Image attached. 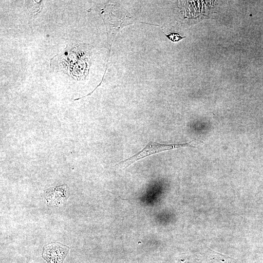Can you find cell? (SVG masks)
<instances>
[{
    "instance_id": "1",
    "label": "cell",
    "mask_w": 263,
    "mask_h": 263,
    "mask_svg": "<svg viewBox=\"0 0 263 263\" xmlns=\"http://www.w3.org/2000/svg\"><path fill=\"white\" fill-rule=\"evenodd\" d=\"M192 142L190 141L187 143L179 144H165L150 141L138 153L125 160L119 162L116 164V166L120 169H125L136 161L153 154L182 148H195V147L192 144Z\"/></svg>"
},
{
    "instance_id": "2",
    "label": "cell",
    "mask_w": 263,
    "mask_h": 263,
    "mask_svg": "<svg viewBox=\"0 0 263 263\" xmlns=\"http://www.w3.org/2000/svg\"><path fill=\"white\" fill-rule=\"evenodd\" d=\"M69 195V188L64 184L45 190L42 194V198L48 206L57 207L63 205Z\"/></svg>"
},
{
    "instance_id": "3",
    "label": "cell",
    "mask_w": 263,
    "mask_h": 263,
    "mask_svg": "<svg viewBox=\"0 0 263 263\" xmlns=\"http://www.w3.org/2000/svg\"><path fill=\"white\" fill-rule=\"evenodd\" d=\"M69 247L58 242H51L43 248L42 256L47 263H63Z\"/></svg>"
},
{
    "instance_id": "4",
    "label": "cell",
    "mask_w": 263,
    "mask_h": 263,
    "mask_svg": "<svg viewBox=\"0 0 263 263\" xmlns=\"http://www.w3.org/2000/svg\"><path fill=\"white\" fill-rule=\"evenodd\" d=\"M164 34L169 40L172 42H178L181 39L186 37V36L182 37L178 33L176 32L171 33L167 35L165 33H164Z\"/></svg>"
}]
</instances>
